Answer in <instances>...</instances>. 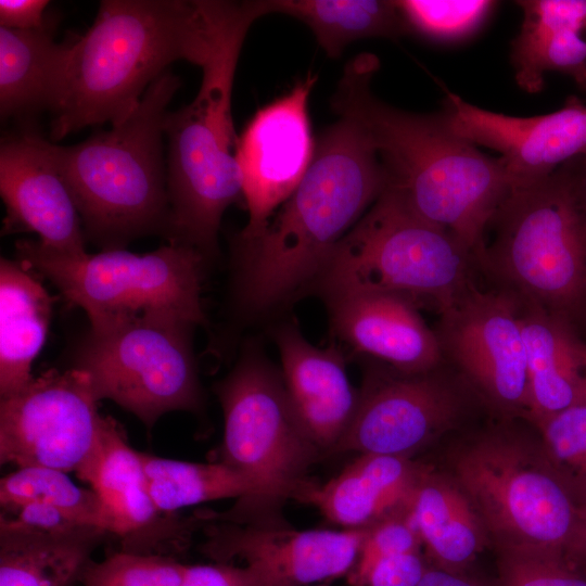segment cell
Returning a JSON list of instances; mask_svg holds the SVG:
<instances>
[{"instance_id":"6da1fadb","label":"cell","mask_w":586,"mask_h":586,"mask_svg":"<svg viewBox=\"0 0 586 586\" xmlns=\"http://www.w3.org/2000/svg\"><path fill=\"white\" fill-rule=\"evenodd\" d=\"M378 68L374 54L352 59L330 99L332 110L364 132L384 169V188L456 235L479 269L489 224L513 189L504 163L453 133L440 113H411L379 100L371 91Z\"/></svg>"},{"instance_id":"7a4b0ae2","label":"cell","mask_w":586,"mask_h":586,"mask_svg":"<svg viewBox=\"0 0 586 586\" xmlns=\"http://www.w3.org/2000/svg\"><path fill=\"white\" fill-rule=\"evenodd\" d=\"M234 1L103 0L91 27L75 38L64 95L50 137L117 125L176 61L201 68L218 48Z\"/></svg>"},{"instance_id":"3957f363","label":"cell","mask_w":586,"mask_h":586,"mask_svg":"<svg viewBox=\"0 0 586 586\" xmlns=\"http://www.w3.org/2000/svg\"><path fill=\"white\" fill-rule=\"evenodd\" d=\"M385 181L377 152L354 123L340 118L328 127L303 180L264 230L237 239L240 308L265 313L315 284Z\"/></svg>"},{"instance_id":"277c9868","label":"cell","mask_w":586,"mask_h":586,"mask_svg":"<svg viewBox=\"0 0 586 586\" xmlns=\"http://www.w3.org/2000/svg\"><path fill=\"white\" fill-rule=\"evenodd\" d=\"M449 438L441 469L471 500L494 550L558 557L586 571L585 500L532 422L487 417Z\"/></svg>"},{"instance_id":"5b68a950","label":"cell","mask_w":586,"mask_h":586,"mask_svg":"<svg viewBox=\"0 0 586 586\" xmlns=\"http://www.w3.org/2000/svg\"><path fill=\"white\" fill-rule=\"evenodd\" d=\"M488 230L479 273L495 289L586 330V183L573 160L515 187Z\"/></svg>"},{"instance_id":"8992f818","label":"cell","mask_w":586,"mask_h":586,"mask_svg":"<svg viewBox=\"0 0 586 586\" xmlns=\"http://www.w3.org/2000/svg\"><path fill=\"white\" fill-rule=\"evenodd\" d=\"M180 84L167 69L122 123L75 145L48 142L85 232L104 250L123 249L153 231L166 232L169 199L164 123Z\"/></svg>"},{"instance_id":"52a82bcc","label":"cell","mask_w":586,"mask_h":586,"mask_svg":"<svg viewBox=\"0 0 586 586\" xmlns=\"http://www.w3.org/2000/svg\"><path fill=\"white\" fill-rule=\"evenodd\" d=\"M260 0L235 1L219 44L202 67V82L191 103L166 114L169 242L204 257L217 251L227 207L242 195L237 162L231 95L240 52L251 25L264 16Z\"/></svg>"},{"instance_id":"ba28073f","label":"cell","mask_w":586,"mask_h":586,"mask_svg":"<svg viewBox=\"0 0 586 586\" xmlns=\"http://www.w3.org/2000/svg\"><path fill=\"white\" fill-rule=\"evenodd\" d=\"M477 263L448 230L412 213L391 190L381 194L332 253L315 283L323 297L382 290L438 313L476 284Z\"/></svg>"},{"instance_id":"9c48e42d","label":"cell","mask_w":586,"mask_h":586,"mask_svg":"<svg viewBox=\"0 0 586 586\" xmlns=\"http://www.w3.org/2000/svg\"><path fill=\"white\" fill-rule=\"evenodd\" d=\"M225 428L221 462L243 474L253 496L220 515L242 523L311 484L310 467L322 455L300 424L281 372L256 352H246L216 385Z\"/></svg>"},{"instance_id":"30bf717a","label":"cell","mask_w":586,"mask_h":586,"mask_svg":"<svg viewBox=\"0 0 586 586\" xmlns=\"http://www.w3.org/2000/svg\"><path fill=\"white\" fill-rule=\"evenodd\" d=\"M194 327L168 314L92 320L74 368L89 377L98 400H113L151 429L167 412L202 405Z\"/></svg>"},{"instance_id":"8fae6325","label":"cell","mask_w":586,"mask_h":586,"mask_svg":"<svg viewBox=\"0 0 586 586\" xmlns=\"http://www.w3.org/2000/svg\"><path fill=\"white\" fill-rule=\"evenodd\" d=\"M18 260L48 278L89 321L140 314H168L194 326L205 322L201 304L204 256L169 242L144 254L124 249L67 255L39 241L16 243Z\"/></svg>"},{"instance_id":"7c38bea8","label":"cell","mask_w":586,"mask_h":586,"mask_svg":"<svg viewBox=\"0 0 586 586\" xmlns=\"http://www.w3.org/2000/svg\"><path fill=\"white\" fill-rule=\"evenodd\" d=\"M491 417L468 382L445 360L405 373L373 361L353 420L334 453L412 458Z\"/></svg>"},{"instance_id":"4fadbf2b","label":"cell","mask_w":586,"mask_h":586,"mask_svg":"<svg viewBox=\"0 0 586 586\" xmlns=\"http://www.w3.org/2000/svg\"><path fill=\"white\" fill-rule=\"evenodd\" d=\"M433 330L443 359L468 382L491 417L527 419L526 351L513 297L474 284L440 311Z\"/></svg>"},{"instance_id":"5bb4252c","label":"cell","mask_w":586,"mask_h":586,"mask_svg":"<svg viewBox=\"0 0 586 586\" xmlns=\"http://www.w3.org/2000/svg\"><path fill=\"white\" fill-rule=\"evenodd\" d=\"M81 370H49L1 397L0 462L77 472L91 454L102 416Z\"/></svg>"},{"instance_id":"9a60e30c","label":"cell","mask_w":586,"mask_h":586,"mask_svg":"<svg viewBox=\"0 0 586 586\" xmlns=\"http://www.w3.org/2000/svg\"><path fill=\"white\" fill-rule=\"evenodd\" d=\"M317 75L308 73L284 95L259 109L237 144L249 219L239 240L257 237L295 191L314 157L308 98Z\"/></svg>"},{"instance_id":"2e32d148","label":"cell","mask_w":586,"mask_h":586,"mask_svg":"<svg viewBox=\"0 0 586 586\" xmlns=\"http://www.w3.org/2000/svg\"><path fill=\"white\" fill-rule=\"evenodd\" d=\"M445 93L440 114L447 128L475 146L498 151L513 188L540 180L586 153V105L575 97L556 112L518 117Z\"/></svg>"},{"instance_id":"e0dca14e","label":"cell","mask_w":586,"mask_h":586,"mask_svg":"<svg viewBox=\"0 0 586 586\" xmlns=\"http://www.w3.org/2000/svg\"><path fill=\"white\" fill-rule=\"evenodd\" d=\"M367 531L368 526L297 531L265 521L230 523L213 531L204 550L216 562L244 560L260 573L265 586H313L349 573Z\"/></svg>"},{"instance_id":"ac0fdd59","label":"cell","mask_w":586,"mask_h":586,"mask_svg":"<svg viewBox=\"0 0 586 586\" xmlns=\"http://www.w3.org/2000/svg\"><path fill=\"white\" fill-rule=\"evenodd\" d=\"M48 142L31 130L1 140L0 194L7 209L3 233L34 232L52 251L82 254L81 218Z\"/></svg>"},{"instance_id":"d6986e66","label":"cell","mask_w":586,"mask_h":586,"mask_svg":"<svg viewBox=\"0 0 586 586\" xmlns=\"http://www.w3.org/2000/svg\"><path fill=\"white\" fill-rule=\"evenodd\" d=\"M326 301L334 332L356 353L405 373L444 361L434 330L411 298L373 290Z\"/></svg>"},{"instance_id":"ffe728a7","label":"cell","mask_w":586,"mask_h":586,"mask_svg":"<svg viewBox=\"0 0 586 586\" xmlns=\"http://www.w3.org/2000/svg\"><path fill=\"white\" fill-rule=\"evenodd\" d=\"M275 340L282 380L300 424L322 455L334 453L358 403L341 352L311 345L293 324L280 327Z\"/></svg>"},{"instance_id":"44dd1931","label":"cell","mask_w":586,"mask_h":586,"mask_svg":"<svg viewBox=\"0 0 586 586\" xmlns=\"http://www.w3.org/2000/svg\"><path fill=\"white\" fill-rule=\"evenodd\" d=\"M425 464L407 457L359 454L326 484L308 485L297 500L344 528L367 527L407 509Z\"/></svg>"},{"instance_id":"7402d4cb","label":"cell","mask_w":586,"mask_h":586,"mask_svg":"<svg viewBox=\"0 0 586 586\" xmlns=\"http://www.w3.org/2000/svg\"><path fill=\"white\" fill-rule=\"evenodd\" d=\"M433 566L466 573L492 546L487 530L459 484L443 469L426 463L407 506Z\"/></svg>"},{"instance_id":"603a6c76","label":"cell","mask_w":586,"mask_h":586,"mask_svg":"<svg viewBox=\"0 0 586 586\" xmlns=\"http://www.w3.org/2000/svg\"><path fill=\"white\" fill-rule=\"evenodd\" d=\"M55 21L36 29L0 27L2 119L58 111L65 90L74 39L54 40Z\"/></svg>"},{"instance_id":"cb8c5ba5","label":"cell","mask_w":586,"mask_h":586,"mask_svg":"<svg viewBox=\"0 0 586 586\" xmlns=\"http://www.w3.org/2000/svg\"><path fill=\"white\" fill-rule=\"evenodd\" d=\"M526 351L533 424L566 408L586 404L582 337L539 308L518 306Z\"/></svg>"},{"instance_id":"d4e9b609","label":"cell","mask_w":586,"mask_h":586,"mask_svg":"<svg viewBox=\"0 0 586 586\" xmlns=\"http://www.w3.org/2000/svg\"><path fill=\"white\" fill-rule=\"evenodd\" d=\"M523 23L511 46L518 85L539 92L544 73H568L586 87V0H522Z\"/></svg>"},{"instance_id":"484cf974","label":"cell","mask_w":586,"mask_h":586,"mask_svg":"<svg viewBox=\"0 0 586 586\" xmlns=\"http://www.w3.org/2000/svg\"><path fill=\"white\" fill-rule=\"evenodd\" d=\"M76 474L100 498L110 533L128 537L155 525L160 512L150 497L139 451L111 417L102 416L95 445Z\"/></svg>"},{"instance_id":"4316f807","label":"cell","mask_w":586,"mask_h":586,"mask_svg":"<svg viewBox=\"0 0 586 586\" xmlns=\"http://www.w3.org/2000/svg\"><path fill=\"white\" fill-rule=\"evenodd\" d=\"M51 298L21 260L0 262V395L13 394L31 380V365L49 330Z\"/></svg>"},{"instance_id":"83f0119b","label":"cell","mask_w":586,"mask_h":586,"mask_svg":"<svg viewBox=\"0 0 586 586\" xmlns=\"http://www.w3.org/2000/svg\"><path fill=\"white\" fill-rule=\"evenodd\" d=\"M105 531L63 534L0 527V586H71L91 561Z\"/></svg>"},{"instance_id":"f1b7e54d","label":"cell","mask_w":586,"mask_h":586,"mask_svg":"<svg viewBox=\"0 0 586 586\" xmlns=\"http://www.w3.org/2000/svg\"><path fill=\"white\" fill-rule=\"evenodd\" d=\"M267 14H283L306 24L329 58L337 59L353 41L398 38L409 33L397 1L265 0Z\"/></svg>"},{"instance_id":"f546056e","label":"cell","mask_w":586,"mask_h":586,"mask_svg":"<svg viewBox=\"0 0 586 586\" xmlns=\"http://www.w3.org/2000/svg\"><path fill=\"white\" fill-rule=\"evenodd\" d=\"M150 497L160 513L225 498L246 502L254 494L251 482L224 462L200 463L139 451Z\"/></svg>"},{"instance_id":"4dcf8cb0","label":"cell","mask_w":586,"mask_h":586,"mask_svg":"<svg viewBox=\"0 0 586 586\" xmlns=\"http://www.w3.org/2000/svg\"><path fill=\"white\" fill-rule=\"evenodd\" d=\"M0 504L4 510L26 504L48 505L82 525L109 532V521L98 495L76 485L60 470L17 468L0 481Z\"/></svg>"},{"instance_id":"1f68e13d","label":"cell","mask_w":586,"mask_h":586,"mask_svg":"<svg viewBox=\"0 0 586 586\" xmlns=\"http://www.w3.org/2000/svg\"><path fill=\"white\" fill-rule=\"evenodd\" d=\"M409 30L438 41L468 37L497 4L488 0H399Z\"/></svg>"},{"instance_id":"d6a6232c","label":"cell","mask_w":586,"mask_h":586,"mask_svg":"<svg viewBox=\"0 0 586 586\" xmlns=\"http://www.w3.org/2000/svg\"><path fill=\"white\" fill-rule=\"evenodd\" d=\"M186 564L161 553L122 550L90 563L79 586H180Z\"/></svg>"},{"instance_id":"836d02e7","label":"cell","mask_w":586,"mask_h":586,"mask_svg":"<svg viewBox=\"0 0 586 586\" xmlns=\"http://www.w3.org/2000/svg\"><path fill=\"white\" fill-rule=\"evenodd\" d=\"M534 425L553 464L586 500V404L566 408Z\"/></svg>"},{"instance_id":"e575fe53","label":"cell","mask_w":586,"mask_h":586,"mask_svg":"<svg viewBox=\"0 0 586 586\" xmlns=\"http://www.w3.org/2000/svg\"><path fill=\"white\" fill-rule=\"evenodd\" d=\"M497 586H586V571L537 552L495 549Z\"/></svg>"},{"instance_id":"d590c367","label":"cell","mask_w":586,"mask_h":586,"mask_svg":"<svg viewBox=\"0 0 586 586\" xmlns=\"http://www.w3.org/2000/svg\"><path fill=\"white\" fill-rule=\"evenodd\" d=\"M422 547L421 537L408 509L398 511L368 526L357 560L349 573L360 572L380 558L421 550Z\"/></svg>"},{"instance_id":"8d00e7d4","label":"cell","mask_w":586,"mask_h":586,"mask_svg":"<svg viewBox=\"0 0 586 586\" xmlns=\"http://www.w3.org/2000/svg\"><path fill=\"white\" fill-rule=\"evenodd\" d=\"M431 565L421 550L380 558L346 576L351 586H417Z\"/></svg>"},{"instance_id":"74e56055","label":"cell","mask_w":586,"mask_h":586,"mask_svg":"<svg viewBox=\"0 0 586 586\" xmlns=\"http://www.w3.org/2000/svg\"><path fill=\"white\" fill-rule=\"evenodd\" d=\"M82 525L48 505L26 504L17 508L2 509L0 527L37 533L63 534L77 531Z\"/></svg>"},{"instance_id":"f35d334b","label":"cell","mask_w":586,"mask_h":586,"mask_svg":"<svg viewBox=\"0 0 586 586\" xmlns=\"http://www.w3.org/2000/svg\"><path fill=\"white\" fill-rule=\"evenodd\" d=\"M180 586H265L252 565L235 566L226 562L186 564Z\"/></svg>"},{"instance_id":"ab89813d","label":"cell","mask_w":586,"mask_h":586,"mask_svg":"<svg viewBox=\"0 0 586 586\" xmlns=\"http://www.w3.org/2000/svg\"><path fill=\"white\" fill-rule=\"evenodd\" d=\"M48 4L47 0H1L0 25L22 30L40 28L48 21Z\"/></svg>"},{"instance_id":"60d3db41","label":"cell","mask_w":586,"mask_h":586,"mask_svg":"<svg viewBox=\"0 0 586 586\" xmlns=\"http://www.w3.org/2000/svg\"><path fill=\"white\" fill-rule=\"evenodd\" d=\"M417 586H497L496 579L488 581L473 573L448 572L432 564Z\"/></svg>"},{"instance_id":"b9f144b4","label":"cell","mask_w":586,"mask_h":586,"mask_svg":"<svg viewBox=\"0 0 586 586\" xmlns=\"http://www.w3.org/2000/svg\"><path fill=\"white\" fill-rule=\"evenodd\" d=\"M573 162L586 183V153L574 158Z\"/></svg>"},{"instance_id":"7bdbcfd3","label":"cell","mask_w":586,"mask_h":586,"mask_svg":"<svg viewBox=\"0 0 586 586\" xmlns=\"http://www.w3.org/2000/svg\"><path fill=\"white\" fill-rule=\"evenodd\" d=\"M583 359H584V366H585V370H586V343L583 346Z\"/></svg>"},{"instance_id":"ee69618b","label":"cell","mask_w":586,"mask_h":586,"mask_svg":"<svg viewBox=\"0 0 586 586\" xmlns=\"http://www.w3.org/2000/svg\"><path fill=\"white\" fill-rule=\"evenodd\" d=\"M313 586H328L327 584H318V585H313Z\"/></svg>"}]
</instances>
